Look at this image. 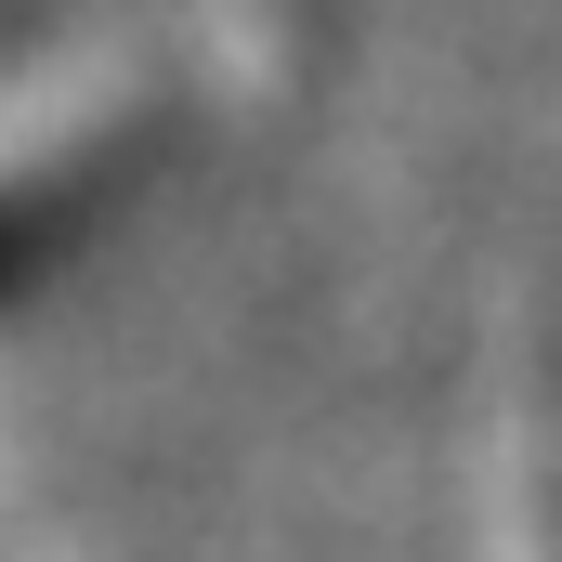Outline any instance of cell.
<instances>
[{
  "mask_svg": "<svg viewBox=\"0 0 562 562\" xmlns=\"http://www.w3.org/2000/svg\"><path fill=\"white\" fill-rule=\"evenodd\" d=\"M132 105L144 92H53V105H13L0 119V276L26 249H53L66 236V196H92V170H119L144 144Z\"/></svg>",
  "mask_w": 562,
  "mask_h": 562,
  "instance_id": "obj_1",
  "label": "cell"
}]
</instances>
